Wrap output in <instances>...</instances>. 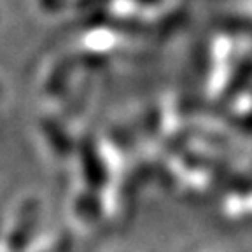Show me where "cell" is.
Instances as JSON below:
<instances>
[{"label": "cell", "instance_id": "obj_1", "mask_svg": "<svg viewBox=\"0 0 252 252\" xmlns=\"http://www.w3.org/2000/svg\"><path fill=\"white\" fill-rule=\"evenodd\" d=\"M35 216L37 209L33 205H28L27 209H23L20 219H18V226L12 229L11 236H9V251L11 252H25L28 247L35 229Z\"/></svg>", "mask_w": 252, "mask_h": 252}]
</instances>
